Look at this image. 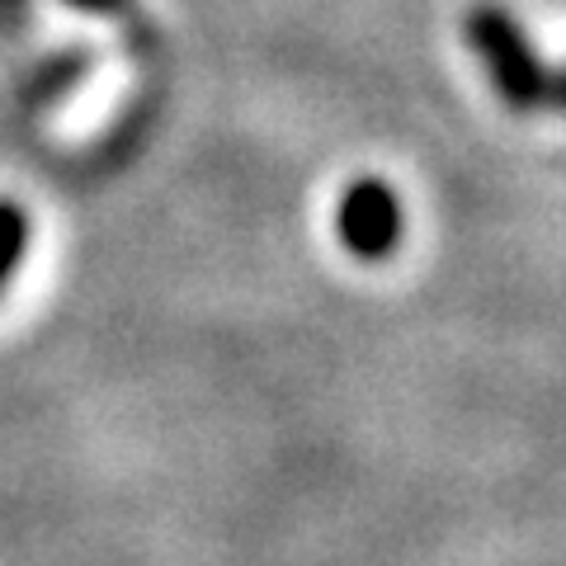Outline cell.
I'll use <instances>...</instances> for the list:
<instances>
[{"label":"cell","instance_id":"cell-2","mask_svg":"<svg viewBox=\"0 0 566 566\" xmlns=\"http://www.w3.org/2000/svg\"><path fill=\"white\" fill-rule=\"evenodd\" d=\"M335 232L359 260H378L401 237V203L382 180H354L335 208Z\"/></svg>","mask_w":566,"mask_h":566},{"label":"cell","instance_id":"cell-3","mask_svg":"<svg viewBox=\"0 0 566 566\" xmlns=\"http://www.w3.org/2000/svg\"><path fill=\"white\" fill-rule=\"evenodd\" d=\"M24 251H29V212L20 203L0 199V289L14 279Z\"/></svg>","mask_w":566,"mask_h":566},{"label":"cell","instance_id":"cell-1","mask_svg":"<svg viewBox=\"0 0 566 566\" xmlns=\"http://www.w3.org/2000/svg\"><path fill=\"white\" fill-rule=\"evenodd\" d=\"M468 39L472 48L482 52V62L491 71L495 91H501L505 104H515V109H538L553 95V76H543L538 57L528 52L520 24L510 20L501 6H482L468 14Z\"/></svg>","mask_w":566,"mask_h":566},{"label":"cell","instance_id":"cell-4","mask_svg":"<svg viewBox=\"0 0 566 566\" xmlns=\"http://www.w3.org/2000/svg\"><path fill=\"white\" fill-rule=\"evenodd\" d=\"M547 104H557V109H566V71H562V76H553V95H547Z\"/></svg>","mask_w":566,"mask_h":566}]
</instances>
